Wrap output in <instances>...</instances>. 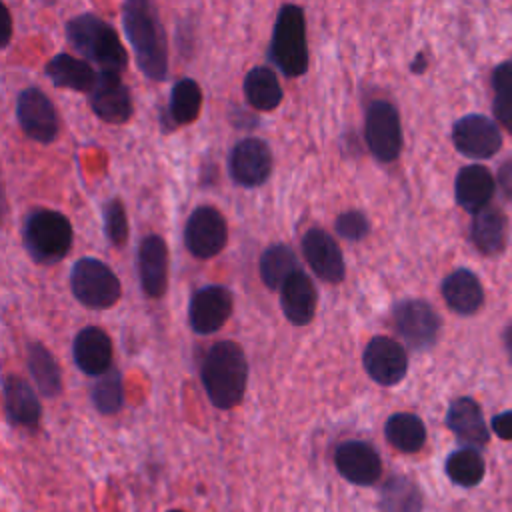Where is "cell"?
<instances>
[{
  "mask_svg": "<svg viewBox=\"0 0 512 512\" xmlns=\"http://www.w3.org/2000/svg\"><path fill=\"white\" fill-rule=\"evenodd\" d=\"M6 212H8V200H6V190H4L2 172H0V222L6 218Z\"/></svg>",
  "mask_w": 512,
  "mask_h": 512,
  "instance_id": "obj_43",
  "label": "cell"
},
{
  "mask_svg": "<svg viewBox=\"0 0 512 512\" xmlns=\"http://www.w3.org/2000/svg\"><path fill=\"white\" fill-rule=\"evenodd\" d=\"M200 380L216 408L230 410L240 404L248 382V362L242 348L232 340L212 344L204 354Z\"/></svg>",
  "mask_w": 512,
  "mask_h": 512,
  "instance_id": "obj_2",
  "label": "cell"
},
{
  "mask_svg": "<svg viewBox=\"0 0 512 512\" xmlns=\"http://www.w3.org/2000/svg\"><path fill=\"white\" fill-rule=\"evenodd\" d=\"M2 398H4V412L6 418L20 428H36L42 418V404L32 390V386L16 376L8 374L2 378Z\"/></svg>",
  "mask_w": 512,
  "mask_h": 512,
  "instance_id": "obj_20",
  "label": "cell"
},
{
  "mask_svg": "<svg viewBox=\"0 0 512 512\" xmlns=\"http://www.w3.org/2000/svg\"><path fill=\"white\" fill-rule=\"evenodd\" d=\"M90 400L100 414H116L124 406V380L118 368H108L104 374L94 378L90 388Z\"/></svg>",
  "mask_w": 512,
  "mask_h": 512,
  "instance_id": "obj_33",
  "label": "cell"
},
{
  "mask_svg": "<svg viewBox=\"0 0 512 512\" xmlns=\"http://www.w3.org/2000/svg\"><path fill=\"white\" fill-rule=\"evenodd\" d=\"M496 182L494 176L486 166L480 164H470L460 168L454 180V196L460 208H464L470 214L480 212L482 208L488 206L492 200Z\"/></svg>",
  "mask_w": 512,
  "mask_h": 512,
  "instance_id": "obj_23",
  "label": "cell"
},
{
  "mask_svg": "<svg viewBox=\"0 0 512 512\" xmlns=\"http://www.w3.org/2000/svg\"><path fill=\"white\" fill-rule=\"evenodd\" d=\"M396 332L412 350H428L438 340L440 316L436 310L418 298L402 300L392 308Z\"/></svg>",
  "mask_w": 512,
  "mask_h": 512,
  "instance_id": "obj_7",
  "label": "cell"
},
{
  "mask_svg": "<svg viewBox=\"0 0 512 512\" xmlns=\"http://www.w3.org/2000/svg\"><path fill=\"white\" fill-rule=\"evenodd\" d=\"M298 270L296 254L286 244H272L260 256V278L270 290H280L282 284Z\"/></svg>",
  "mask_w": 512,
  "mask_h": 512,
  "instance_id": "obj_31",
  "label": "cell"
},
{
  "mask_svg": "<svg viewBox=\"0 0 512 512\" xmlns=\"http://www.w3.org/2000/svg\"><path fill=\"white\" fill-rule=\"evenodd\" d=\"M364 136L370 152L380 162H392L402 150V126L398 110L388 100H374L366 112Z\"/></svg>",
  "mask_w": 512,
  "mask_h": 512,
  "instance_id": "obj_8",
  "label": "cell"
},
{
  "mask_svg": "<svg viewBox=\"0 0 512 512\" xmlns=\"http://www.w3.org/2000/svg\"><path fill=\"white\" fill-rule=\"evenodd\" d=\"M70 288L74 298L92 310L112 308L122 294L120 280L112 268L92 256L74 262L70 270Z\"/></svg>",
  "mask_w": 512,
  "mask_h": 512,
  "instance_id": "obj_6",
  "label": "cell"
},
{
  "mask_svg": "<svg viewBox=\"0 0 512 512\" xmlns=\"http://www.w3.org/2000/svg\"><path fill=\"white\" fill-rule=\"evenodd\" d=\"M440 292L450 306L460 316H470L480 310L484 302V288L478 276L468 268L452 270L440 284Z\"/></svg>",
  "mask_w": 512,
  "mask_h": 512,
  "instance_id": "obj_24",
  "label": "cell"
},
{
  "mask_svg": "<svg viewBox=\"0 0 512 512\" xmlns=\"http://www.w3.org/2000/svg\"><path fill=\"white\" fill-rule=\"evenodd\" d=\"M26 364H28V372L42 396L56 398L62 392L60 366H58L54 354L44 344H40V342L28 344Z\"/></svg>",
  "mask_w": 512,
  "mask_h": 512,
  "instance_id": "obj_27",
  "label": "cell"
},
{
  "mask_svg": "<svg viewBox=\"0 0 512 512\" xmlns=\"http://www.w3.org/2000/svg\"><path fill=\"white\" fill-rule=\"evenodd\" d=\"M334 228H336L338 236H342L344 240L360 242L368 236L370 222L360 210H344L342 214H338Z\"/></svg>",
  "mask_w": 512,
  "mask_h": 512,
  "instance_id": "obj_36",
  "label": "cell"
},
{
  "mask_svg": "<svg viewBox=\"0 0 512 512\" xmlns=\"http://www.w3.org/2000/svg\"><path fill=\"white\" fill-rule=\"evenodd\" d=\"M446 426L464 444V448L480 450L488 444L490 432L482 408L468 396L452 400L446 412Z\"/></svg>",
  "mask_w": 512,
  "mask_h": 512,
  "instance_id": "obj_19",
  "label": "cell"
},
{
  "mask_svg": "<svg viewBox=\"0 0 512 512\" xmlns=\"http://www.w3.org/2000/svg\"><path fill=\"white\" fill-rule=\"evenodd\" d=\"M244 96L256 110H274L282 102V86L278 76L266 66H254L244 76Z\"/></svg>",
  "mask_w": 512,
  "mask_h": 512,
  "instance_id": "obj_28",
  "label": "cell"
},
{
  "mask_svg": "<svg viewBox=\"0 0 512 512\" xmlns=\"http://www.w3.org/2000/svg\"><path fill=\"white\" fill-rule=\"evenodd\" d=\"M492 432L502 440H512V410L500 412L490 422Z\"/></svg>",
  "mask_w": 512,
  "mask_h": 512,
  "instance_id": "obj_39",
  "label": "cell"
},
{
  "mask_svg": "<svg viewBox=\"0 0 512 512\" xmlns=\"http://www.w3.org/2000/svg\"><path fill=\"white\" fill-rule=\"evenodd\" d=\"M316 304H318V292L312 278L306 272L298 270L282 284L280 308L292 324L296 326L310 324L316 314Z\"/></svg>",
  "mask_w": 512,
  "mask_h": 512,
  "instance_id": "obj_22",
  "label": "cell"
},
{
  "mask_svg": "<svg viewBox=\"0 0 512 512\" xmlns=\"http://www.w3.org/2000/svg\"><path fill=\"white\" fill-rule=\"evenodd\" d=\"M92 112L106 124H124L132 118L134 106L128 86L120 74L100 70L90 90Z\"/></svg>",
  "mask_w": 512,
  "mask_h": 512,
  "instance_id": "obj_13",
  "label": "cell"
},
{
  "mask_svg": "<svg viewBox=\"0 0 512 512\" xmlns=\"http://www.w3.org/2000/svg\"><path fill=\"white\" fill-rule=\"evenodd\" d=\"M410 68H412V72H416V74H420V72H424V70H426V56H424V52L416 54V58L412 60Z\"/></svg>",
  "mask_w": 512,
  "mask_h": 512,
  "instance_id": "obj_44",
  "label": "cell"
},
{
  "mask_svg": "<svg viewBox=\"0 0 512 512\" xmlns=\"http://www.w3.org/2000/svg\"><path fill=\"white\" fill-rule=\"evenodd\" d=\"M338 472L352 484L372 486L382 472L376 448L364 440H346L334 452Z\"/></svg>",
  "mask_w": 512,
  "mask_h": 512,
  "instance_id": "obj_17",
  "label": "cell"
},
{
  "mask_svg": "<svg viewBox=\"0 0 512 512\" xmlns=\"http://www.w3.org/2000/svg\"><path fill=\"white\" fill-rule=\"evenodd\" d=\"M452 142L460 154L474 160H484L500 150L502 134L488 116L466 114L454 122Z\"/></svg>",
  "mask_w": 512,
  "mask_h": 512,
  "instance_id": "obj_12",
  "label": "cell"
},
{
  "mask_svg": "<svg viewBox=\"0 0 512 512\" xmlns=\"http://www.w3.org/2000/svg\"><path fill=\"white\" fill-rule=\"evenodd\" d=\"M368 376L382 386L398 384L408 370V356L400 342L390 336H374L362 354Z\"/></svg>",
  "mask_w": 512,
  "mask_h": 512,
  "instance_id": "obj_15",
  "label": "cell"
},
{
  "mask_svg": "<svg viewBox=\"0 0 512 512\" xmlns=\"http://www.w3.org/2000/svg\"><path fill=\"white\" fill-rule=\"evenodd\" d=\"M202 108V90L196 80L182 78L172 86L170 102H168V116L172 124H190L198 118Z\"/></svg>",
  "mask_w": 512,
  "mask_h": 512,
  "instance_id": "obj_32",
  "label": "cell"
},
{
  "mask_svg": "<svg viewBox=\"0 0 512 512\" xmlns=\"http://www.w3.org/2000/svg\"><path fill=\"white\" fill-rule=\"evenodd\" d=\"M46 76L58 88H68L76 92H90L96 80L94 68L72 54H56L46 62Z\"/></svg>",
  "mask_w": 512,
  "mask_h": 512,
  "instance_id": "obj_26",
  "label": "cell"
},
{
  "mask_svg": "<svg viewBox=\"0 0 512 512\" xmlns=\"http://www.w3.org/2000/svg\"><path fill=\"white\" fill-rule=\"evenodd\" d=\"M122 24L140 72L150 80H164L168 74V42L156 6L148 0H128L122 6Z\"/></svg>",
  "mask_w": 512,
  "mask_h": 512,
  "instance_id": "obj_1",
  "label": "cell"
},
{
  "mask_svg": "<svg viewBox=\"0 0 512 512\" xmlns=\"http://www.w3.org/2000/svg\"><path fill=\"white\" fill-rule=\"evenodd\" d=\"M74 364L88 376H100L112 368V340L98 326H86L74 336Z\"/></svg>",
  "mask_w": 512,
  "mask_h": 512,
  "instance_id": "obj_21",
  "label": "cell"
},
{
  "mask_svg": "<svg viewBox=\"0 0 512 512\" xmlns=\"http://www.w3.org/2000/svg\"><path fill=\"white\" fill-rule=\"evenodd\" d=\"M380 512H422V494L406 476H390L378 496Z\"/></svg>",
  "mask_w": 512,
  "mask_h": 512,
  "instance_id": "obj_30",
  "label": "cell"
},
{
  "mask_svg": "<svg viewBox=\"0 0 512 512\" xmlns=\"http://www.w3.org/2000/svg\"><path fill=\"white\" fill-rule=\"evenodd\" d=\"M502 342H504V350H506V356L508 360L512 362V324H508L502 332Z\"/></svg>",
  "mask_w": 512,
  "mask_h": 512,
  "instance_id": "obj_42",
  "label": "cell"
},
{
  "mask_svg": "<svg viewBox=\"0 0 512 512\" xmlns=\"http://www.w3.org/2000/svg\"><path fill=\"white\" fill-rule=\"evenodd\" d=\"M12 16L10 10L0 2V48H6L12 40Z\"/></svg>",
  "mask_w": 512,
  "mask_h": 512,
  "instance_id": "obj_41",
  "label": "cell"
},
{
  "mask_svg": "<svg viewBox=\"0 0 512 512\" xmlns=\"http://www.w3.org/2000/svg\"><path fill=\"white\" fill-rule=\"evenodd\" d=\"M496 182L502 190V196L512 200V158L506 160L500 168H498V176H496Z\"/></svg>",
  "mask_w": 512,
  "mask_h": 512,
  "instance_id": "obj_40",
  "label": "cell"
},
{
  "mask_svg": "<svg viewBox=\"0 0 512 512\" xmlns=\"http://www.w3.org/2000/svg\"><path fill=\"white\" fill-rule=\"evenodd\" d=\"M470 240L484 256H498L506 248V216L496 206L472 214Z\"/></svg>",
  "mask_w": 512,
  "mask_h": 512,
  "instance_id": "obj_25",
  "label": "cell"
},
{
  "mask_svg": "<svg viewBox=\"0 0 512 512\" xmlns=\"http://www.w3.org/2000/svg\"><path fill=\"white\" fill-rule=\"evenodd\" d=\"M102 218H104V234L108 238V242L112 246H124L130 234L128 228V216H126V208L118 198H110L104 204L102 210Z\"/></svg>",
  "mask_w": 512,
  "mask_h": 512,
  "instance_id": "obj_35",
  "label": "cell"
},
{
  "mask_svg": "<svg viewBox=\"0 0 512 512\" xmlns=\"http://www.w3.org/2000/svg\"><path fill=\"white\" fill-rule=\"evenodd\" d=\"M168 512H182V510H168Z\"/></svg>",
  "mask_w": 512,
  "mask_h": 512,
  "instance_id": "obj_45",
  "label": "cell"
},
{
  "mask_svg": "<svg viewBox=\"0 0 512 512\" xmlns=\"http://www.w3.org/2000/svg\"><path fill=\"white\" fill-rule=\"evenodd\" d=\"M66 40L88 62L100 66L104 72L120 74L126 70V48L110 22L96 14H76L66 24Z\"/></svg>",
  "mask_w": 512,
  "mask_h": 512,
  "instance_id": "obj_3",
  "label": "cell"
},
{
  "mask_svg": "<svg viewBox=\"0 0 512 512\" xmlns=\"http://www.w3.org/2000/svg\"><path fill=\"white\" fill-rule=\"evenodd\" d=\"M228 170L236 184L244 188L260 186L272 172L270 146L260 138H244L230 150Z\"/></svg>",
  "mask_w": 512,
  "mask_h": 512,
  "instance_id": "obj_14",
  "label": "cell"
},
{
  "mask_svg": "<svg viewBox=\"0 0 512 512\" xmlns=\"http://www.w3.org/2000/svg\"><path fill=\"white\" fill-rule=\"evenodd\" d=\"M16 118L24 134L40 144H50L58 138L60 118L52 100L40 88H26L16 100Z\"/></svg>",
  "mask_w": 512,
  "mask_h": 512,
  "instance_id": "obj_9",
  "label": "cell"
},
{
  "mask_svg": "<svg viewBox=\"0 0 512 512\" xmlns=\"http://www.w3.org/2000/svg\"><path fill=\"white\" fill-rule=\"evenodd\" d=\"M492 110L496 120L512 134V94H496Z\"/></svg>",
  "mask_w": 512,
  "mask_h": 512,
  "instance_id": "obj_38",
  "label": "cell"
},
{
  "mask_svg": "<svg viewBox=\"0 0 512 512\" xmlns=\"http://www.w3.org/2000/svg\"><path fill=\"white\" fill-rule=\"evenodd\" d=\"M228 240L224 216L214 206H198L184 226V244L194 258L208 260L222 252Z\"/></svg>",
  "mask_w": 512,
  "mask_h": 512,
  "instance_id": "obj_10",
  "label": "cell"
},
{
  "mask_svg": "<svg viewBox=\"0 0 512 512\" xmlns=\"http://www.w3.org/2000/svg\"><path fill=\"white\" fill-rule=\"evenodd\" d=\"M386 440L400 452H418L426 442L424 422L410 412H396L384 424Z\"/></svg>",
  "mask_w": 512,
  "mask_h": 512,
  "instance_id": "obj_29",
  "label": "cell"
},
{
  "mask_svg": "<svg viewBox=\"0 0 512 512\" xmlns=\"http://www.w3.org/2000/svg\"><path fill=\"white\" fill-rule=\"evenodd\" d=\"M492 86L496 94H512V60H504L494 68Z\"/></svg>",
  "mask_w": 512,
  "mask_h": 512,
  "instance_id": "obj_37",
  "label": "cell"
},
{
  "mask_svg": "<svg viewBox=\"0 0 512 512\" xmlns=\"http://www.w3.org/2000/svg\"><path fill=\"white\" fill-rule=\"evenodd\" d=\"M444 468H446L448 478L454 484L462 486V488H472V486L480 484L482 478H484V472H486L484 458L474 448L454 450L446 458V466Z\"/></svg>",
  "mask_w": 512,
  "mask_h": 512,
  "instance_id": "obj_34",
  "label": "cell"
},
{
  "mask_svg": "<svg viewBox=\"0 0 512 512\" xmlns=\"http://www.w3.org/2000/svg\"><path fill=\"white\" fill-rule=\"evenodd\" d=\"M302 254L312 272L324 282L338 284L344 280L346 264L336 240L322 228H310L302 238Z\"/></svg>",
  "mask_w": 512,
  "mask_h": 512,
  "instance_id": "obj_16",
  "label": "cell"
},
{
  "mask_svg": "<svg viewBox=\"0 0 512 512\" xmlns=\"http://www.w3.org/2000/svg\"><path fill=\"white\" fill-rule=\"evenodd\" d=\"M138 278L148 298L164 296L168 288V246L162 236L148 234L138 246Z\"/></svg>",
  "mask_w": 512,
  "mask_h": 512,
  "instance_id": "obj_18",
  "label": "cell"
},
{
  "mask_svg": "<svg viewBox=\"0 0 512 512\" xmlns=\"http://www.w3.org/2000/svg\"><path fill=\"white\" fill-rule=\"evenodd\" d=\"M234 308L232 292L220 284L198 288L188 304V322L196 334L218 332Z\"/></svg>",
  "mask_w": 512,
  "mask_h": 512,
  "instance_id": "obj_11",
  "label": "cell"
},
{
  "mask_svg": "<svg viewBox=\"0 0 512 512\" xmlns=\"http://www.w3.org/2000/svg\"><path fill=\"white\" fill-rule=\"evenodd\" d=\"M22 240L28 256L36 264L52 266L72 248V224L62 212L34 208L24 218Z\"/></svg>",
  "mask_w": 512,
  "mask_h": 512,
  "instance_id": "obj_4",
  "label": "cell"
},
{
  "mask_svg": "<svg viewBox=\"0 0 512 512\" xmlns=\"http://www.w3.org/2000/svg\"><path fill=\"white\" fill-rule=\"evenodd\" d=\"M270 58L284 76L296 78L308 70V42H306V20L304 12L296 4H284L278 10Z\"/></svg>",
  "mask_w": 512,
  "mask_h": 512,
  "instance_id": "obj_5",
  "label": "cell"
}]
</instances>
